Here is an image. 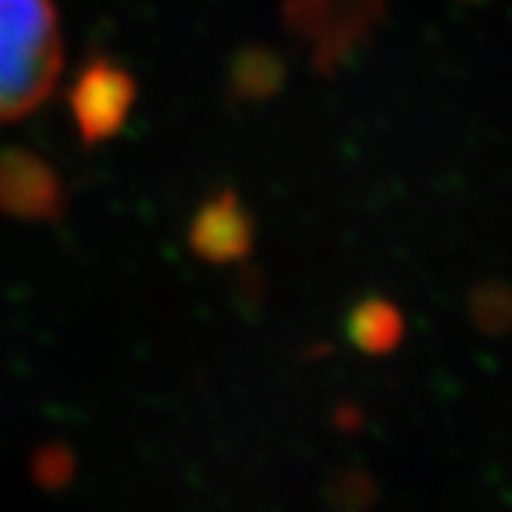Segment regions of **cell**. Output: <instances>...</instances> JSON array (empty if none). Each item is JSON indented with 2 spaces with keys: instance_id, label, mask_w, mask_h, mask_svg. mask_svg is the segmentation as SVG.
<instances>
[{
  "instance_id": "cell-1",
  "label": "cell",
  "mask_w": 512,
  "mask_h": 512,
  "mask_svg": "<svg viewBox=\"0 0 512 512\" xmlns=\"http://www.w3.org/2000/svg\"><path fill=\"white\" fill-rule=\"evenodd\" d=\"M62 71L53 0H0V124L47 102Z\"/></svg>"
},
{
  "instance_id": "cell-2",
  "label": "cell",
  "mask_w": 512,
  "mask_h": 512,
  "mask_svg": "<svg viewBox=\"0 0 512 512\" xmlns=\"http://www.w3.org/2000/svg\"><path fill=\"white\" fill-rule=\"evenodd\" d=\"M133 105V81L112 62H96L78 78L71 90L75 121L87 139L115 133Z\"/></svg>"
},
{
  "instance_id": "cell-3",
  "label": "cell",
  "mask_w": 512,
  "mask_h": 512,
  "mask_svg": "<svg viewBox=\"0 0 512 512\" xmlns=\"http://www.w3.org/2000/svg\"><path fill=\"white\" fill-rule=\"evenodd\" d=\"M53 179L28 158H10L7 167H0V198L10 210H41L44 201H53Z\"/></svg>"
},
{
  "instance_id": "cell-4",
  "label": "cell",
  "mask_w": 512,
  "mask_h": 512,
  "mask_svg": "<svg viewBox=\"0 0 512 512\" xmlns=\"http://www.w3.org/2000/svg\"><path fill=\"white\" fill-rule=\"evenodd\" d=\"M349 331L355 346L368 352H389L398 346L401 334H405V321H401V312L392 303L368 300L355 309Z\"/></svg>"
},
{
  "instance_id": "cell-5",
  "label": "cell",
  "mask_w": 512,
  "mask_h": 512,
  "mask_svg": "<svg viewBox=\"0 0 512 512\" xmlns=\"http://www.w3.org/2000/svg\"><path fill=\"white\" fill-rule=\"evenodd\" d=\"M469 315L485 334L500 337L512 331V287L503 281H485L482 287H475L469 297Z\"/></svg>"
}]
</instances>
